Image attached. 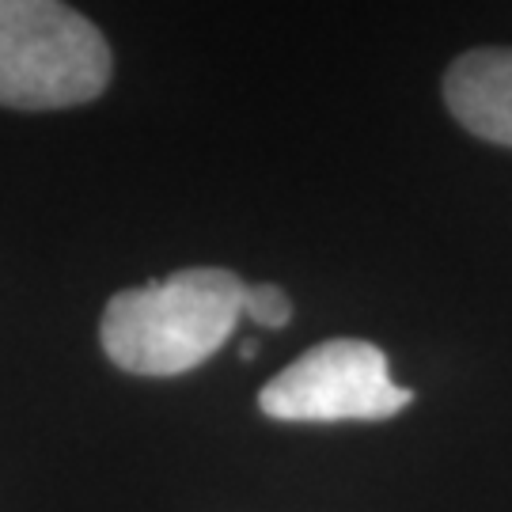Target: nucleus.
<instances>
[{
	"instance_id": "39448f33",
	"label": "nucleus",
	"mask_w": 512,
	"mask_h": 512,
	"mask_svg": "<svg viewBox=\"0 0 512 512\" xmlns=\"http://www.w3.org/2000/svg\"><path fill=\"white\" fill-rule=\"evenodd\" d=\"M243 315L258 327H285L293 319V300L277 285H247L243 289Z\"/></svg>"
},
{
	"instance_id": "423d86ee",
	"label": "nucleus",
	"mask_w": 512,
	"mask_h": 512,
	"mask_svg": "<svg viewBox=\"0 0 512 512\" xmlns=\"http://www.w3.org/2000/svg\"><path fill=\"white\" fill-rule=\"evenodd\" d=\"M255 353H258V342L247 338V342H243V361H255Z\"/></svg>"
},
{
	"instance_id": "f03ea898",
	"label": "nucleus",
	"mask_w": 512,
	"mask_h": 512,
	"mask_svg": "<svg viewBox=\"0 0 512 512\" xmlns=\"http://www.w3.org/2000/svg\"><path fill=\"white\" fill-rule=\"evenodd\" d=\"M110 80V46L65 0H0V107L92 103Z\"/></svg>"
},
{
	"instance_id": "f257e3e1",
	"label": "nucleus",
	"mask_w": 512,
	"mask_h": 512,
	"mask_svg": "<svg viewBox=\"0 0 512 512\" xmlns=\"http://www.w3.org/2000/svg\"><path fill=\"white\" fill-rule=\"evenodd\" d=\"M243 281L232 270L194 266L110 296L103 349L133 376H179L205 365L243 315Z\"/></svg>"
},
{
	"instance_id": "7ed1b4c3",
	"label": "nucleus",
	"mask_w": 512,
	"mask_h": 512,
	"mask_svg": "<svg viewBox=\"0 0 512 512\" xmlns=\"http://www.w3.org/2000/svg\"><path fill=\"white\" fill-rule=\"evenodd\" d=\"M414 403V391L387 372L380 346L334 338L296 357L258 391L262 414L274 421H384Z\"/></svg>"
},
{
	"instance_id": "20e7f679",
	"label": "nucleus",
	"mask_w": 512,
	"mask_h": 512,
	"mask_svg": "<svg viewBox=\"0 0 512 512\" xmlns=\"http://www.w3.org/2000/svg\"><path fill=\"white\" fill-rule=\"evenodd\" d=\"M444 103L475 137L512 148V50L482 46L456 57L444 76Z\"/></svg>"
}]
</instances>
